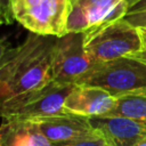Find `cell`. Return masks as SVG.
<instances>
[{
    "label": "cell",
    "mask_w": 146,
    "mask_h": 146,
    "mask_svg": "<svg viewBox=\"0 0 146 146\" xmlns=\"http://www.w3.org/2000/svg\"><path fill=\"white\" fill-rule=\"evenodd\" d=\"M139 1H140V0H127V2H128V9L131 8L133 5H136V3L139 2ZM127 11H128V10H127Z\"/></svg>",
    "instance_id": "obj_17"
},
{
    "label": "cell",
    "mask_w": 146,
    "mask_h": 146,
    "mask_svg": "<svg viewBox=\"0 0 146 146\" xmlns=\"http://www.w3.org/2000/svg\"><path fill=\"white\" fill-rule=\"evenodd\" d=\"M75 84L97 87L116 98L146 89V64L130 57L96 63Z\"/></svg>",
    "instance_id": "obj_4"
},
{
    "label": "cell",
    "mask_w": 146,
    "mask_h": 146,
    "mask_svg": "<svg viewBox=\"0 0 146 146\" xmlns=\"http://www.w3.org/2000/svg\"><path fill=\"white\" fill-rule=\"evenodd\" d=\"M95 64L84 48V32H67L57 38L52 60L54 81L75 84Z\"/></svg>",
    "instance_id": "obj_6"
},
{
    "label": "cell",
    "mask_w": 146,
    "mask_h": 146,
    "mask_svg": "<svg viewBox=\"0 0 146 146\" xmlns=\"http://www.w3.org/2000/svg\"><path fill=\"white\" fill-rule=\"evenodd\" d=\"M32 121L41 132L52 143L71 141L80 138L95 136L98 132L94 129L89 117L83 115L64 112L56 115L43 116Z\"/></svg>",
    "instance_id": "obj_8"
},
{
    "label": "cell",
    "mask_w": 146,
    "mask_h": 146,
    "mask_svg": "<svg viewBox=\"0 0 146 146\" xmlns=\"http://www.w3.org/2000/svg\"><path fill=\"white\" fill-rule=\"evenodd\" d=\"M127 0H72L67 32H86L127 14Z\"/></svg>",
    "instance_id": "obj_7"
},
{
    "label": "cell",
    "mask_w": 146,
    "mask_h": 146,
    "mask_svg": "<svg viewBox=\"0 0 146 146\" xmlns=\"http://www.w3.org/2000/svg\"><path fill=\"white\" fill-rule=\"evenodd\" d=\"M136 146H146V137H145V138H143V139H141V140H140Z\"/></svg>",
    "instance_id": "obj_18"
},
{
    "label": "cell",
    "mask_w": 146,
    "mask_h": 146,
    "mask_svg": "<svg viewBox=\"0 0 146 146\" xmlns=\"http://www.w3.org/2000/svg\"><path fill=\"white\" fill-rule=\"evenodd\" d=\"M140 31H141V38H143V47L137 54H135L130 58L140 60L144 64H146V30L145 29H140Z\"/></svg>",
    "instance_id": "obj_16"
},
{
    "label": "cell",
    "mask_w": 146,
    "mask_h": 146,
    "mask_svg": "<svg viewBox=\"0 0 146 146\" xmlns=\"http://www.w3.org/2000/svg\"><path fill=\"white\" fill-rule=\"evenodd\" d=\"M72 0H11L17 21L31 33L62 36L67 33L66 25Z\"/></svg>",
    "instance_id": "obj_5"
},
{
    "label": "cell",
    "mask_w": 146,
    "mask_h": 146,
    "mask_svg": "<svg viewBox=\"0 0 146 146\" xmlns=\"http://www.w3.org/2000/svg\"><path fill=\"white\" fill-rule=\"evenodd\" d=\"M143 47L141 31L123 17L84 32V48L96 63L131 57Z\"/></svg>",
    "instance_id": "obj_2"
},
{
    "label": "cell",
    "mask_w": 146,
    "mask_h": 146,
    "mask_svg": "<svg viewBox=\"0 0 146 146\" xmlns=\"http://www.w3.org/2000/svg\"><path fill=\"white\" fill-rule=\"evenodd\" d=\"M107 115H120L146 125V89L116 97L113 110Z\"/></svg>",
    "instance_id": "obj_12"
},
{
    "label": "cell",
    "mask_w": 146,
    "mask_h": 146,
    "mask_svg": "<svg viewBox=\"0 0 146 146\" xmlns=\"http://www.w3.org/2000/svg\"><path fill=\"white\" fill-rule=\"evenodd\" d=\"M74 86L52 80L42 88L1 102L2 120L29 121L64 113L65 99Z\"/></svg>",
    "instance_id": "obj_3"
},
{
    "label": "cell",
    "mask_w": 146,
    "mask_h": 146,
    "mask_svg": "<svg viewBox=\"0 0 146 146\" xmlns=\"http://www.w3.org/2000/svg\"><path fill=\"white\" fill-rule=\"evenodd\" d=\"M116 98L104 89L75 84L64 103L66 112L87 117L107 115L114 107Z\"/></svg>",
    "instance_id": "obj_10"
},
{
    "label": "cell",
    "mask_w": 146,
    "mask_h": 146,
    "mask_svg": "<svg viewBox=\"0 0 146 146\" xmlns=\"http://www.w3.org/2000/svg\"><path fill=\"white\" fill-rule=\"evenodd\" d=\"M104 146H111V145H110V144H106V143H105V144H104Z\"/></svg>",
    "instance_id": "obj_19"
},
{
    "label": "cell",
    "mask_w": 146,
    "mask_h": 146,
    "mask_svg": "<svg viewBox=\"0 0 146 146\" xmlns=\"http://www.w3.org/2000/svg\"><path fill=\"white\" fill-rule=\"evenodd\" d=\"M123 18L127 19L132 25H135L136 27H139V29L146 27V9L133 11V13H127L123 16Z\"/></svg>",
    "instance_id": "obj_15"
},
{
    "label": "cell",
    "mask_w": 146,
    "mask_h": 146,
    "mask_svg": "<svg viewBox=\"0 0 146 146\" xmlns=\"http://www.w3.org/2000/svg\"><path fill=\"white\" fill-rule=\"evenodd\" d=\"M57 36L31 33L16 47H1L0 98L36 90L52 81L54 49Z\"/></svg>",
    "instance_id": "obj_1"
},
{
    "label": "cell",
    "mask_w": 146,
    "mask_h": 146,
    "mask_svg": "<svg viewBox=\"0 0 146 146\" xmlns=\"http://www.w3.org/2000/svg\"><path fill=\"white\" fill-rule=\"evenodd\" d=\"M144 29H145V30H146V27H144Z\"/></svg>",
    "instance_id": "obj_20"
},
{
    "label": "cell",
    "mask_w": 146,
    "mask_h": 146,
    "mask_svg": "<svg viewBox=\"0 0 146 146\" xmlns=\"http://www.w3.org/2000/svg\"><path fill=\"white\" fill-rule=\"evenodd\" d=\"M0 146H54L32 121L2 120Z\"/></svg>",
    "instance_id": "obj_11"
},
{
    "label": "cell",
    "mask_w": 146,
    "mask_h": 146,
    "mask_svg": "<svg viewBox=\"0 0 146 146\" xmlns=\"http://www.w3.org/2000/svg\"><path fill=\"white\" fill-rule=\"evenodd\" d=\"M94 129L111 146H136L146 137V125L120 115L89 117Z\"/></svg>",
    "instance_id": "obj_9"
},
{
    "label": "cell",
    "mask_w": 146,
    "mask_h": 146,
    "mask_svg": "<svg viewBox=\"0 0 146 146\" xmlns=\"http://www.w3.org/2000/svg\"><path fill=\"white\" fill-rule=\"evenodd\" d=\"M0 18L2 24H11L15 22V16L11 8V0H0Z\"/></svg>",
    "instance_id": "obj_14"
},
{
    "label": "cell",
    "mask_w": 146,
    "mask_h": 146,
    "mask_svg": "<svg viewBox=\"0 0 146 146\" xmlns=\"http://www.w3.org/2000/svg\"><path fill=\"white\" fill-rule=\"evenodd\" d=\"M105 139L99 135L80 138L71 141H63V143H55L54 146H104Z\"/></svg>",
    "instance_id": "obj_13"
}]
</instances>
